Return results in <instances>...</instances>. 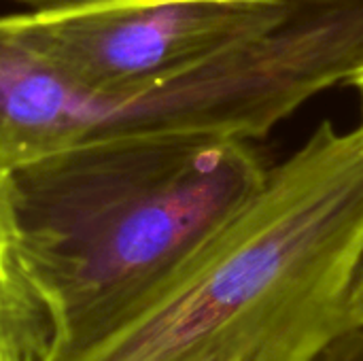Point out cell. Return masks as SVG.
<instances>
[{
	"label": "cell",
	"mask_w": 363,
	"mask_h": 361,
	"mask_svg": "<svg viewBox=\"0 0 363 361\" xmlns=\"http://www.w3.org/2000/svg\"><path fill=\"white\" fill-rule=\"evenodd\" d=\"M308 361H363V328H347Z\"/></svg>",
	"instance_id": "obj_6"
},
{
	"label": "cell",
	"mask_w": 363,
	"mask_h": 361,
	"mask_svg": "<svg viewBox=\"0 0 363 361\" xmlns=\"http://www.w3.org/2000/svg\"><path fill=\"white\" fill-rule=\"evenodd\" d=\"M363 136L323 121L164 291L70 361H308L349 328Z\"/></svg>",
	"instance_id": "obj_1"
},
{
	"label": "cell",
	"mask_w": 363,
	"mask_h": 361,
	"mask_svg": "<svg viewBox=\"0 0 363 361\" xmlns=\"http://www.w3.org/2000/svg\"><path fill=\"white\" fill-rule=\"evenodd\" d=\"M60 321L30 262L11 174L0 170V361H55Z\"/></svg>",
	"instance_id": "obj_5"
},
{
	"label": "cell",
	"mask_w": 363,
	"mask_h": 361,
	"mask_svg": "<svg viewBox=\"0 0 363 361\" xmlns=\"http://www.w3.org/2000/svg\"><path fill=\"white\" fill-rule=\"evenodd\" d=\"M262 111L259 72L240 51L134 91H96L66 79L0 17V170L117 136L247 138Z\"/></svg>",
	"instance_id": "obj_3"
},
{
	"label": "cell",
	"mask_w": 363,
	"mask_h": 361,
	"mask_svg": "<svg viewBox=\"0 0 363 361\" xmlns=\"http://www.w3.org/2000/svg\"><path fill=\"white\" fill-rule=\"evenodd\" d=\"M304 2H308V4H332V2H353V0H304Z\"/></svg>",
	"instance_id": "obj_10"
},
{
	"label": "cell",
	"mask_w": 363,
	"mask_h": 361,
	"mask_svg": "<svg viewBox=\"0 0 363 361\" xmlns=\"http://www.w3.org/2000/svg\"><path fill=\"white\" fill-rule=\"evenodd\" d=\"M351 85L359 91V102H362V121H359V126H357V130H359V134L363 136V68L355 74V79L351 81Z\"/></svg>",
	"instance_id": "obj_9"
},
{
	"label": "cell",
	"mask_w": 363,
	"mask_h": 361,
	"mask_svg": "<svg viewBox=\"0 0 363 361\" xmlns=\"http://www.w3.org/2000/svg\"><path fill=\"white\" fill-rule=\"evenodd\" d=\"M21 4L32 6V13H53V11H70V9H79L98 0H15Z\"/></svg>",
	"instance_id": "obj_8"
},
{
	"label": "cell",
	"mask_w": 363,
	"mask_h": 361,
	"mask_svg": "<svg viewBox=\"0 0 363 361\" xmlns=\"http://www.w3.org/2000/svg\"><path fill=\"white\" fill-rule=\"evenodd\" d=\"M296 11L294 0H98L4 19L66 79L119 94L251 43Z\"/></svg>",
	"instance_id": "obj_4"
},
{
	"label": "cell",
	"mask_w": 363,
	"mask_h": 361,
	"mask_svg": "<svg viewBox=\"0 0 363 361\" xmlns=\"http://www.w3.org/2000/svg\"><path fill=\"white\" fill-rule=\"evenodd\" d=\"M347 321H349V328H363V260L349 289Z\"/></svg>",
	"instance_id": "obj_7"
},
{
	"label": "cell",
	"mask_w": 363,
	"mask_h": 361,
	"mask_svg": "<svg viewBox=\"0 0 363 361\" xmlns=\"http://www.w3.org/2000/svg\"><path fill=\"white\" fill-rule=\"evenodd\" d=\"M249 140L140 134L11 170L26 249L70 361L181 277L266 183Z\"/></svg>",
	"instance_id": "obj_2"
}]
</instances>
